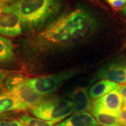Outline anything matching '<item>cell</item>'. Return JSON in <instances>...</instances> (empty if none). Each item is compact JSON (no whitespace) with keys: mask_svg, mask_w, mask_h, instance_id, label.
Returning <instances> with one entry per match:
<instances>
[{"mask_svg":"<svg viewBox=\"0 0 126 126\" xmlns=\"http://www.w3.org/2000/svg\"><path fill=\"white\" fill-rule=\"evenodd\" d=\"M94 15L84 8H77L54 19L37 34L35 45L42 50L74 45L92 35L97 29Z\"/></svg>","mask_w":126,"mask_h":126,"instance_id":"cell-1","label":"cell"},{"mask_svg":"<svg viewBox=\"0 0 126 126\" xmlns=\"http://www.w3.org/2000/svg\"><path fill=\"white\" fill-rule=\"evenodd\" d=\"M11 6L20 16L23 29L33 31L52 22L62 4L60 0H20Z\"/></svg>","mask_w":126,"mask_h":126,"instance_id":"cell-2","label":"cell"},{"mask_svg":"<svg viewBox=\"0 0 126 126\" xmlns=\"http://www.w3.org/2000/svg\"><path fill=\"white\" fill-rule=\"evenodd\" d=\"M32 112L38 118L55 123L63 121L71 115L74 112V109L70 99L57 97L44 99L32 109Z\"/></svg>","mask_w":126,"mask_h":126,"instance_id":"cell-3","label":"cell"},{"mask_svg":"<svg viewBox=\"0 0 126 126\" xmlns=\"http://www.w3.org/2000/svg\"><path fill=\"white\" fill-rule=\"evenodd\" d=\"M75 69L67 70L54 75H48L27 79V83L42 95L54 93L66 81L77 74Z\"/></svg>","mask_w":126,"mask_h":126,"instance_id":"cell-4","label":"cell"},{"mask_svg":"<svg viewBox=\"0 0 126 126\" xmlns=\"http://www.w3.org/2000/svg\"><path fill=\"white\" fill-rule=\"evenodd\" d=\"M22 32V22L15 9L11 6L0 4V34L15 37Z\"/></svg>","mask_w":126,"mask_h":126,"instance_id":"cell-5","label":"cell"},{"mask_svg":"<svg viewBox=\"0 0 126 126\" xmlns=\"http://www.w3.org/2000/svg\"><path fill=\"white\" fill-rule=\"evenodd\" d=\"M27 80L7 93L14 96L21 103L25 104L28 109H32L42 102L44 100V95L36 92L27 83Z\"/></svg>","mask_w":126,"mask_h":126,"instance_id":"cell-6","label":"cell"},{"mask_svg":"<svg viewBox=\"0 0 126 126\" xmlns=\"http://www.w3.org/2000/svg\"><path fill=\"white\" fill-rule=\"evenodd\" d=\"M123 104V100L116 88L93 102L91 109L99 110L118 116V113L122 108Z\"/></svg>","mask_w":126,"mask_h":126,"instance_id":"cell-7","label":"cell"},{"mask_svg":"<svg viewBox=\"0 0 126 126\" xmlns=\"http://www.w3.org/2000/svg\"><path fill=\"white\" fill-rule=\"evenodd\" d=\"M98 77L117 83L126 82V60L110 63L99 71Z\"/></svg>","mask_w":126,"mask_h":126,"instance_id":"cell-8","label":"cell"},{"mask_svg":"<svg viewBox=\"0 0 126 126\" xmlns=\"http://www.w3.org/2000/svg\"><path fill=\"white\" fill-rule=\"evenodd\" d=\"M67 97L72 102L75 113L87 112L91 109L88 89L84 87H77L67 93Z\"/></svg>","mask_w":126,"mask_h":126,"instance_id":"cell-9","label":"cell"},{"mask_svg":"<svg viewBox=\"0 0 126 126\" xmlns=\"http://www.w3.org/2000/svg\"><path fill=\"white\" fill-rule=\"evenodd\" d=\"M94 116L88 112L75 113L71 116L60 122L55 126H98Z\"/></svg>","mask_w":126,"mask_h":126,"instance_id":"cell-10","label":"cell"},{"mask_svg":"<svg viewBox=\"0 0 126 126\" xmlns=\"http://www.w3.org/2000/svg\"><path fill=\"white\" fill-rule=\"evenodd\" d=\"M27 107L9 93L0 94V114L13 111H22Z\"/></svg>","mask_w":126,"mask_h":126,"instance_id":"cell-11","label":"cell"},{"mask_svg":"<svg viewBox=\"0 0 126 126\" xmlns=\"http://www.w3.org/2000/svg\"><path fill=\"white\" fill-rule=\"evenodd\" d=\"M119 86L118 83L113 81L103 79L97 82L90 88L89 97L93 99H98L109 92L116 89Z\"/></svg>","mask_w":126,"mask_h":126,"instance_id":"cell-12","label":"cell"},{"mask_svg":"<svg viewBox=\"0 0 126 126\" xmlns=\"http://www.w3.org/2000/svg\"><path fill=\"white\" fill-rule=\"evenodd\" d=\"M15 54L11 41L0 35V65L6 66L14 62Z\"/></svg>","mask_w":126,"mask_h":126,"instance_id":"cell-13","label":"cell"},{"mask_svg":"<svg viewBox=\"0 0 126 126\" xmlns=\"http://www.w3.org/2000/svg\"><path fill=\"white\" fill-rule=\"evenodd\" d=\"M95 120L102 126H122L116 116L97 109H90Z\"/></svg>","mask_w":126,"mask_h":126,"instance_id":"cell-14","label":"cell"},{"mask_svg":"<svg viewBox=\"0 0 126 126\" xmlns=\"http://www.w3.org/2000/svg\"><path fill=\"white\" fill-rule=\"evenodd\" d=\"M27 79L21 74H12L7 77L4 83L5 89L7 92L14 89L17 86L24 83Z\"/></svg>","mask_w":126,"mask_h":126,"instance_id":"cell-15","label":"cell"},{"mask_svg":"<svg viewBox=\"0 0 126 126\" xmlns=\"http://www.w3.org/2000/svg\"><path fill=\"white\" fill-rule=\"evenodd\" d=\"M19 120L23 122L26 126H53V123L44 121L38 118H33L26 114L21 115Z\"/></svg>","mask_w":126,"mask_h":126,"instance_id":"cell-16","label":"cell"},{"mask_svg":"<svg viewBox=\"0 0 126 126\" xmlns=\"http://www.w3.org/2000/svg\"><path fill=\"white\" fill-rule=\"evenodd\" d=\"M0 126H26L25 124L19 119L0 120Z\"/></svg>","mask_w":126,"mask_h":126,"instance_id":"cell-17","label":"cell"},{"mask_svg":"<svg viewBox=\"0 0 126 126\" xmlns=\"http://www.w3.org/2000/svg\"><path fill=\"white\" fill-rule=\"evenodd\" d=\"M8 77V72L0 69V94L4 93V83Z\"/></svg>","mask_w":126,"mask_h":126,"instance_id":"cell-18","label":"cell"},{"mask_svg":"<svg viewBox=\"0 0 126 126\" xmlns=\"http://www.w3.org/2000/svg\"><path fill=\"white\" fill-rule=\"evenodd\" d=\"M118 121L122 126H126V107L123 105L118 113Z\"/></svg>","mask_w":126,"mask_h":126,"instance_id":"cell-19","label":"cell"},{"mask_svg":"<svg viewBox=\"0 0 126 126\" xmlns=\"http://www.w3.org/2000/svg\"><path fill=\"white\" fill-rule=\"evenodd\" d=\"M113 7L120 9L124 6L126 4V0H107Z\"/></svg>","mask_w":126,"mask_h":126,"instance_id":"cell-20","label":"cell"},{"mask_svg":"<svg viewBox=\"0 0 126 126\" xmlns=\"http://www.w3.org/2000/svg\"><path fill=\"white\" fill-rule=\"evenodd\" d=\"M117 90L119 92L121 96L122 97L123 100L125 102H126V84L119 86L117 88Z\"/></svg>","mask_w":126,"mask_h":126,"instance_id":"cell-21","label":"cell"},{"mask_svg":"<svg viewBox=\"0 0 126 126\" xmlns=\"http://www.w3.org/2000/svg\"><path fill=\"white\" fill-rule=\"evenodd\" d=\"M20 0H0V4L12 6L14 4L17 3Z\"/></svg>","mask_w":126,"mask_h":126,"instance_id":"cell-22","label":"cell"},{"mask_svg":"<svg viewBox=\"0 0 126 126\" xmlns=\"http://www.w3.org/2000/svg\"><path fill=\"white\" fill-rule=\"evenodd\" d=\"M7 117V115L6 113H3V114H0V120H1L2 118H4Z\"/></svg>","mask_w":126,"mask_h":126,"instance_id":"cell-23","label":"cell"},{"mask_svg":"<svg viewBox=\"0 0 126 126\" xmlns=\"http://www.w3.org/2000/svg\"><path fill=\"white\" fill-rule=\"evenodd\" d=\"M122 11H123V14H124L125 16H126V5L123 6V10H122Z\"/></svg>","mask_w":126,"mask_h":126,"instance_id":"cell-24","label":"cell"},{"mask_svg":"<svg viewBox=\"0 0 126 126\" xmlns=\"http://www.w3.org/2000/svg\"><path fill=\"white\" fill-rule=\"evenodd\" d=\"M124 105H125V106H126V102H125V104H124Z\"/></svg>","mask_w":126,"mask_h":126,"instance_id":"cell-25","label":"cell"},{"mask_svg":"<svg viewBox=\"0 0 126 126\" xmlns=\"http://www.w3.org/2000/svg\"></svg>","mask_w":126,"mask_h":126,"instance_id":"cell-26","label":"cell"}]
</instances>
